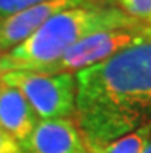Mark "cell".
I'll use <instances>...</instances> for the list:
<instances>
[{"instance_id":"cell-1","label":"cell","mask_w":151,"mask_h":153,"mask_svg":"<svg viewBox=\"0 0 151 153\" xmlns=\"http://www.w3.org/2000/svg\"><path fill=\"white\" fill-rule=\"evenodd\" d=\"M76 76L73 119L85 141H113L151 125V39L142 36Z\"/></svg>"},{"instance_id":"cell-2","label":"cell","mask_w":151,"mask_h":153,"mask_svg":"<svg viewBox=\"0 0 151 153\" xmlns=\"http://www.w3.org/2000/svg\"><path fill=\"white\" fill-rule=\"evenodd\" d=\"M139 23L140 20L103 2L62 11L29 39L0 56V74L15 70H40L86 36Z\"/></svg>"},{"instance_id":"cell-3","label":"cell","mask_w":151,"mask_h":153,"mask_svg":"<svg viewBox=\"0 0 151 153\" xmlns=\"http://www.w3.org/2000/svg\"><path fill=\"white\" fill-rule=\"evenodd\" d=\"M2 80L20 90L39 119L73 118L76 111V76L48 74L32 70L3 73Z\"/></svg>"},{"instance_id":"cell-4","label":"cell","mask_w":151,"mask_h":153,"mask_svg":"<svg viewBox=\"0 0 151 153\" xmlns=\"http://www.w3.org/2000/svg\"><path fill=\"white\" fill-rule=\"evenodd\" d=\"M140 36L142 22L136 26H128V28L94 33L74 43L49 65L32 71H42L48 74H77L79 71L100 64L122 48L134 43Z\"/></svg>"},{"instance_id":"cell-5","label":"cell","mask_w":151,"mask_h":153,"mask_svg":"<svg viewBox=\"0 0 151 153\" xmlns=\"http://www.w3.org/2000/svg\"><path fill=\"white\" fill-rule=\"evenodd\" d=\"M100 2L103 0H45L6 17L0 22V56L29 39L56 14Z\"/></svg>"},{"instance_id":"cell-6","label":"cell","mask_w":151,"mask_h":153,"mask_svg":"<svg viewBox=\"0 0 151 153\" xmlns=\"http://www.w3.org/2000/svg\"><path fill=\"white\" fill-rule=\"evenodd\" d=\"M20 146L23 153H90L73 118L40 119Z\"/></svg>"},{"instance_id":"cell-7","label":"cell","mask_w":151,"mask_h":153,"mask_svg":"<svg viewBox=\"0 0 151 153\" xmlns=\"http://www.w3.org/2000/svg\"><path fill=\"white\" fill-rule=\"evenodd\" d=\"M39 121V116L20 90L8 85L0 77V128L22 144Z\"/></svg>"},{"instance_id":"cell-8","label":"cell","mask_w":151,"mask_h":153,"mask_svg":"<svg viewBox=\"0 0 151 153\" xmlns=\"http://www.w3.org/2000/svg\"><path fill=\"white\" fill-rule=\"evenodd\" d=\"M150 134L151 125H145L113 141H85V144L90 153H144Z\"/></svg>"},{"instance_id":"cell-9","label":"cell","mask_w":151,"mask_h":153,"mask_svg":"<svg viewBox=\"0 0 151 153\" xmlns=\"http://www.w3.org/2000/svg\"><path fill=\"white\" fill-rule=\"evenodd\" d=\"M103 3L116 6L140 22L151 19V0H103Z\"/></svg>"},{"instance_id":"cell-10","label":"cell","mask_w":151,"mask_h":153,"mask_svg":"<svg viewBox=\"0 0 151 153\" xmlns=\"http://www.w3.org/2000/svg\"><path fill=\"white\" fill-rule=\"evenodd\" d=\"M40 2H45V0H0V22Z\"/></svg>"},{"instance_id":"cell-11","label":"cell","mask_w":151,"mask_h":153,"mask_svg":"<svg viewBox=\"0 0 151 153\" xmlns=\"http://www.w3.org/2000/svg\"><path fill=\"white\" fill-rule=\"evenodd\" d=\"M0 153H23L20 142L15 141L3 128H0Z\"/></svg>"},{"instance_id":"cell-12","label":"cell","mask_w":151,"mask_h":153,"mask_svg":"<svg viewBox=\"0 0 151 153\" xmlns=\"http://www.w3.org/2000/svg\"><path fill=\"white\" fill-rule=\"evenodd\" d=\"M142 33H144L148 39H151V19L147 22H142Z\"/></svg>"},{"instance_id":"cell-13","label":"cell","mask_w":151,"mask_h":153,"mask_svg":"<svg viewBox=\"0 0 151 153\" xmlns=\"http://www.w3.org/2000/svg\"><path fill=\"white\" fill-rule=\"evenodd\" d=\"M144 153H151V134H150V138L147 139V144L144 147Z\"/></svg>"},{"instance_id":"cell-14","label":"cell","mask_w":151,"mask_h":153,"mask_svg":"<svg viewBox=\"0 0 151 153\" xmlns=\"http://www.w3.org/2000/svg\"><path fill=\"white\" fill-rule=\"evenodd\" d=\"M0 76H2V74H0Z\"/></svg>"}]
</instances>
